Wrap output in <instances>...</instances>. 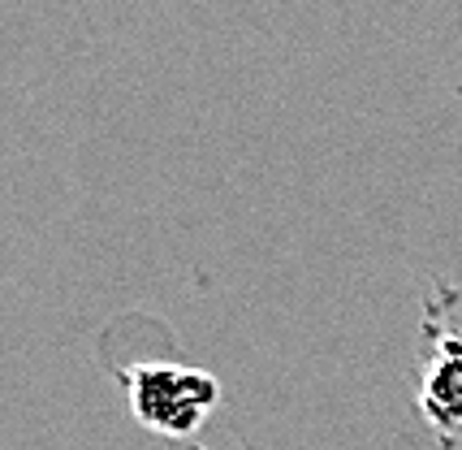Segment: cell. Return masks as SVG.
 I'll return each instance as SVG.
<instances>
[{
	"label": "cell",
	"instance_id": "obj_2",
	"mask_svg": "<svg viewBox=\"0 0 462 450\" xmlns=\"http://www.w3.org/2000/svg\"><path fill=\"white\" fill-rule=\"evenodd\" d=\"M420 411L445 442L462 437V333L441 338L420 372Z\"/></svg>",
	"mask_w": 462,
	"mask_h": 450
},
{
	"label": "cell",
	"instance_id": "obj_1",
	"mask_svg": "<svg viewBox=\"0 0 462 450\" xmlns=\"http://www.w3.org/2000/svg\"><path fill=\"white\" fill-rule=\"evenodd\" d=\"M221 403L217 377L186 364H139L130 372V411L161 437H190Z\"/></svg>",
	"mask_w": 462,
	"mask_h": 450
}]
</instances>
